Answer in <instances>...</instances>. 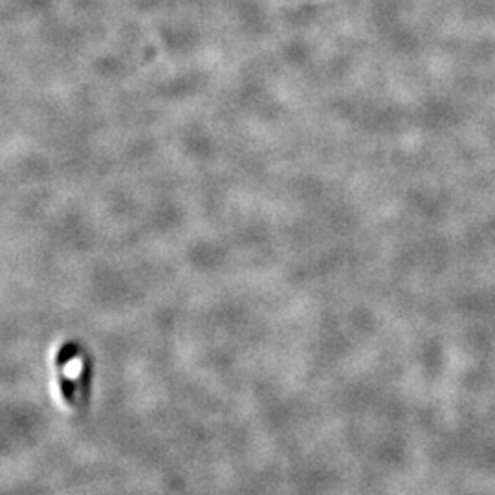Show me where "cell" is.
I'll list each match as a JSON object with an SVG mask.
<instances>
[{"mask_svg": "<svg viewBox=\"0 0 495 495\" xmlns=\"http://www.w3.org/2000/svg\"><path fill=\"white\" fill-rule=\"evenodd\" d=\"M63 393H64V397H66V400L72 404V398H73V384L70 380H64L63 382Z\"/></svg>", "mask_w": 495, "mask_h": 495, "instance_id": "obj_1", "label": "cell"}]
</instances>
